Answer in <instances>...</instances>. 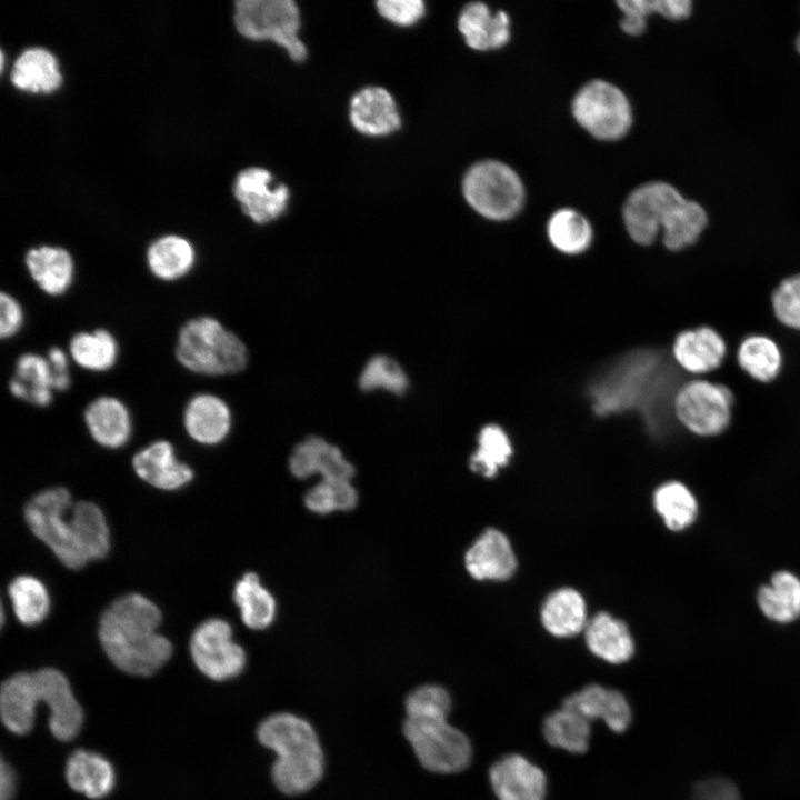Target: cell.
Returning <instances> with one entry per match:
<instances>
[{
	"instance_id": "cell-42",
	"label": "cell",
	"mask_w": 800,
	"mask_h": 800,
	"mask_svg": "<svg viewBox=\"0 0 800 800\" xmlns=\"http://www.w3.org/2000/svg\"><path fill=\"white\" fill-rule=\"evenodd\" d=\"M304 506L313 513L349 511L356 508L358 493L351 481H326L310 488L303 498Z\"/></svg>"
},
{
	"instance_id": "cell-14",
	"label": "cell",
	"mask_w": 800,
	"mask_h": 800,
	"mask_svg": "<svg viewBox=\"0 0 800 800\" xmlns=\"http://www.w3.org/2000/svg\"><path fill=\"white\" fill-rule=\"evenodd\" d=\"M233 193L240 207L253 222L269 223L287 209L289 190L282 183L273 184L272 174L263 168H248L239 172Z\"/></svg>"
},
{
	"instance_id": "cell-9",
	"label": "cell",
	"mask_w": 800,
	"mask_h": 800,
	"mask_svg": "<svg viewBox=\"0 0 800 800\" xmlns=\"http://www.w3.org/2000/svg\"><path fill=\"white\" fill-rule=\"evenodd\" d=\"M463 194L468 203L490 220H508L522 208L524 188L509 166L486 160L472 166L464 176Z\"/></svg>"
},
{
	"instance_id": "cell-43",
	"label": "cell",
	"mask_w": 800,
	"mask_h": 800,
	"mask_svg": "<svg viewBox=\"0 0 800 800\" xmlns=\"http://www.w3.org/2000/svg\"><path fill=\"white\" fill-rule=\"evenodd\" d=\"M359 386L363 391L383 390L401 396L409 388V379L396 360L388 356H374L363 367Z\"/></svg>"
},
{
	"instance_id": "cell-22",
	"label": "cell",
	"mask_w": 800,
	"mask_h": 800,
	"mask_svg": "<svg viewBox=\"0 0 800 800\" xmlns=\"http://www.w3.org/2000/svg\"><path fill=\"white\" fill-rule=\"evenodd\" d=\"M27 271L33 283L49 297H61L72 287L76 264L71 253L58 246H38L27 251Z\"/></svg>"
},
{
	"instance_id": "cell-46",
	"label": "cell",
	"mask_w": 800,
	"mask_h": 800,
	"mask_svg": "<svg viewBox=\"0 0 800 800\" xmlns=\"http://www.w3.org/2000/svg\"><path fill=\"white\" fill-rule=\"evenodd\" d=\"M623 18L621 29L630 36H640L647 28V18L654 13L652 0H622L618 1Z\"/></svg>"
},
{
	"instance_id": "cell-11",
	"label": "cell",
	"mask_w": 800,
	"mask_h": 800,
	"mask_svg": "<svg viewBox=\"0 0 800 800\" xmlns=\"http://www.w3.org/2000/svg\"><path fill=\"white\" fill-rule=\"evenodd\" d=\"M732 406L733 396L726 386L703 379L683 384L673 398L677 419L701 437L722 433L731 421Z\"/></svg>"
},
{
	"instance_id": "cell-19",
	"label": "cell",
	"mask_w": 800,
	"mask_h": 800,
	"mask_svg": "<svg viewBox=\"0 0 800 800\" xmlns=\"http://www.w3.org/2000/svg\"><path fill=\"white\" fill-rule=\"evenodd\" d=\"M83 421L91 438L108 449L126 446L132 434L131 412L114 396L104 394L92 399L84 408Z\"/></svg>"
},
{
	"instance_id": "cell-25",
	"label": "cell",
	"mask_w": 800,
	"mask_h": 800,
	"mask_svg": "<svg viewBox=\"0 0 800 800\" xmlns=\"http://www.w3.org/2000/svg\"><path fill=\"white\" fill-rule=\"evenodd\" d=\"M466 567L469 573L479 580H504L516 570V557L507 537L488 529L466 553Z\"/></svg>"
},
{
	"instance_id": "cell-1",
	"label": "cell",
	"mask_w": 800,
	"mask_h": 800,
	"mask_svg": "<svg viewBox=\"0 0 800 800\" xmlns=\"http://www.w3.org/2000/svg\"><path fill=\"white\" fill-rule=\"evenodd\" d=\"M24 518L33 534L69 569H81L109 551L110 533L101 509L90 501L73 502L66 488L36 494L24 507Z\"/></svg>"
},
{
	"instance_id": "cell-6",
	"label": "cell",
	"mask_w": 800,
	"mask_h": 800,
	"mask_svg": "<svg viewBox=\"0 0 800 800\" xmlns=\"http://www.w3.org/2000/svg\"><path fill=\"white\" fill-rule=\"evenodd\" d=\"M660 356L651 350L632 352L611 367L592 387L593 408L599 414L641 409L652 414L670 379Z\"/></svg>"
},
{
	"instance_id": "cell-15",
	"label": "cell",
	"mask_w": 800,
	"mask_h": 800,
	"mask_svg": "<svg viewBox=\"0 0 800 800\" xmlns=\"http://www.w3.org/2000/svg\"><path fill=\"white\" fill-rule=\"evenodd\" d=\"M488 777L497 800H546L544 771L522 754L500 757L490 766Z\"/></svg>"
},
{
	"instance_id": "cell-16",
	"label": "cell",
	"mask_w": 800,
	"mask_h": 800,
	"mask_svg": "<svg viewBox=\"0 0 800 800\" xmlns=\"http://www.w3.org/2000/svg\"><path fill=\"white\" fill-rule=\"evenodd\" d=\"M289 470L298 479L319 474L326 481H351L354 476L353 466L341 450L316 436L306 438L293 448Z\"/></svg>"
},
{
	"instance_id": "cell-20",
	"label": "cell",
	"mask_w": 800,
	"mask_h": 800,
	"mask_svg": "<svg viewBox=\"0 0 800 800\" xmlns=\"http://www.w3.org/2000/svg\"><path fill=\"white\" fill-rule=\"evenodd\" d=\"M132 467L147 483L162 490H176L193 478L192 469L180 461L171 442L157 440L141 450L132 459Z\"/></svg>"
},
{
	"instance_id": "cell-47",
	"label": "cell",
	"mask_w": 800,
	"mask_h": 800,
	"mask_svg": "<svg viewBox=\"0 0 800 800\" xmlns=\"http://www.w3.org/2000/svg\"><path fill=\"white\" fill-rule=\"evenodd\" d=\"M0 337L2 340L16 337L24 323V310L20 301L9 292L0 293Z\"/></svg>"
},
{
	"instance_id": "cell-10",
	"label": "cell",
	"mask_w": 800,
	"mask_h": 800,
	"mask_svg": "<svg viewBox=\"0 0 800 800\" xmlns=\"http://www.w3.org/2000/svg\"><path fill=\"white\" fill-rule=\"evenodd\" d=\"M572 113L583 129L600 140L622 138L632 123L627 97L604 80H592L578 91L572 101Z\"/></svg>"
},
{
	"instance_id": "cell-3",
	"label": "cell",
	"mask_w": 800,
	"mask_h": 800,
	"mask_svg": "<svg viewBox=\"0 0 800 800\" xmlns=\"http://www.w3.org/2000/svg\"><path fill=\"white\" fill-rule=\"evenodd\" d=\"M40 702L48 707L49 729L56 739L70 741L77 737L83 723V710L67 677L53 668L19 672L2 683V723L14 734H27L34 726Z\"/></svg>"
},
{
	"instance_id": "cell-45",
	"label": "cell",
	"mask_w": 800,
	"mask_h": 800,
	"mask_svg": "<svg viewBox=\"0 0 800 800\" xmlns=\"http://www.w3.org/2000/svg\"><path fill=\"white\" fill-rule=\"evenodd\" d=\"M376 4L384 19L402 27L417 23L426 12L421 0H380Z\"/></svg>"
},
{
	"instance_id": "cell-12",
	"label": "cell",
	"mask_w": 800,
	"mask_h": 800,
	"mask_svg": "<svg viewBox=\"0 0 800 800\" xmlns=\"http://www.w3.org/2000/svg\"><path fill=\"white\" fill-rule=\"evenodd\" d=\"M196 667L209 679L226 681L239 676L246 667V652L233 641L230 624L212 618L200 623L190 639Z\"/></svg>"
},
{
	"instance_id": "cell-17",
	"label": "cell",
	"mask_w": 800,
	"mask_h": 800,
	"mask_svg": "<svg viewBox=\"0 0 800 800\" xmlns=\"http://www.w3.org/2000/svg\"><path fill=\"white\" fill-rule=\"evenodd\" d=\"M182 424L193 441L214 446L230 433L232 412L221 397L211 392H199L187 401L182 411Z\"/></svg>"
},
{
	"instance_id": "cell-8",
	"label": "cell",
	"mask_w": 800,
	"mask_h": 800,
	"mask_svg": "<svg viewBox=\"0 0 800 800\" xmlns=\"http://www.w3.org/2000/svg\"><path fill=\"white\" fill-rule=\"evenodd\" d=\"M234 24L250 40L276 42L293 61L307 57V48L298 37L300 12L291 0H239L234 3Z\"/></svg>"
},
{
	"instance_id": "cell-53",
	"label": "cell",
	"mask_w": 800,
	"mask_h": 800,
	"mask_svg": "<svg viewBox=\"0 0 800 800\" xmlns=\"http://www.w3.org/2000/svg\"><path fill=\"white\" fill-rule=\"evenodd\" d=\"M3 66H4V53L1 52V70H3Z\"/></svg>"
},
{
	"instance_id": "cell-38",
	"label": "cell",
	"mask_w": 800,
	"mask_h": 800,
	"mask_svg": "<svg viewBox=\"0 0 800 800\" xmlns=\"http://www.w3.org/2000/svg\"><path fill=\"white\" fill-rule=\"evenodd\" d=\"M653 504L666 526L673 531L689 527L698 514L694 496L678 481L661 484L653 494Z\"/></svg>"
},
{
	"instance_id": "cell-5",
	"label": "cell",
	"mask_w": 800,
	"mask_h": 800,
	"mask_svg": "<svg viewBox=\"0 0 800 800\" xmlns=\"http://www.w3.org/2000/svg\"><path fill=\"white\" fill-rule=\"evenodd\" d=\"M257 736L262 746L276 753L271 777L281 792L300 794L320 781L324 757L307 720L290 712L273 713L261 721Z\"/></svg>"
},
{
	"instance_id": "cell-40",
	"label": "cell",
	"mask_w": 800,
	"mask_h": 800,
	"mask_svg": "<svg viewBox=\"0 0 800 800\" xmlns=\"http://www.w3.org/2000/svg\"><path fill=\"white\" fill-rule=\"evenodd\" d=\"M12 608L24 626L42 622L49 613L50 598L44 584L31 576L16 577L8 588Z\"/></svg>"
},
{
	"instance_id": "cell-52",
	"label": "cell",
	"mask_w": 800,
	"mask_h": 800,
	"mask_svg": "<svg viewBox=\"0 0 800 800\" xmlns=\"http://www.w3.org/2000/svg\"><path fill=\"white\" fill-rule=\"evenodd\" d=\"M796 48H797L798 52L800 53V34L797 37Z\"/></svg>"
},
{
	"instance_id": "cell-41",
	"label": "cell",
	"mask_w": 800,
	"mask_h": 800,
	"mask_svg": "<svg viewBox=\"0 0 800 800\" xmlns=\"http://www.w3.org/2000/svg\"><path fill=\"white\" fill-rule=\"evenodd\" d=\"M512 453L504 431L494 424L486 426L478 437V449L471 456L470 466L476 472L490 478L504 467Z\"/></svg>"
},
{
	"instance_id": "cell-29",
	"label": "cell",
	"mask_w": 800,
	"mask_h": 800,
	"mask_svg": "<svg viewBox=\"0 0 800 800\" xmlns=\"http://www.w3.org/2000/svg\"><path fill=\"white\" fill-rule=\"evenodd\" d=\"M12 84L22 91L51 93L62 83V74L53 53L42 47L23 50L10 73Z\"/></svg>"
},
{
	"instance_id": "cell-49",
	"label": "cell",
	"mask_w": 800,
	"mask_h": 800,
	"mask_svg": "<svg viewBox=\"0 0 800 800\" xmlns=\"http://www.w3.org/2000/svg\"><path fill=\"white\" fill-rule=\"evenodd\" d=\"M69 354L59 348L51 347L47 352V359L51 364L54 373L56 392L67 391L71 386V374L69 370Z\"/></svg>"
},
{
	"instance_id": "cell-35",
	"label": "cell",
	"mask_w": 800,
	"mask_h": 800,
	"mask_svg": "<svg viewBox=\"0 0 800 800\" xmlns=\"http://www.w3.org/2000/svg\"><path fill=\"white\" fill-rule=\"evenodd\" d=\"M233 600L242 622L250 629L262 630L274 620L277 604L273 596L261 584L259 577L247 572L233 589Z\"/></svg>"
},
{
	"instance_id": "cell-21",
	"label": "cell",
	"mask_w": 800,
	"mask_h": 800,
	"mask_svg": "<svg viewBox=\"0 0 800 800\" xmlns=\"http://www.w3.org/2000/svg\"><path fill=\"white\" fill-rule=\"evenodd\" d=\"M672 354L684 371L704 374L721 366L727 354V344L717 330L700 326L676 337Z\"/></svg>"
},
{
	"instance_id": "cell-31",
	"label": "cell",
	"mask_w": 800,
	"mask_h": 800,
	"mask_svg": "<svg viewBox=\"0 0 800 800\" xmlns=\"http://www.w3.org/2000/svg\"><path fill=\"white\" fill-rule=\"evenodd\" d=\"M116 336L106 328L78 331L69 340L68 351L81 369L100 373L111 370L119 358Z\"/></svg>"
},
{
	"instance_id": "cell-24",
	"label": "cell",
	"mask_w": 800,
	"mask_h": 800,
	"mask_svg": "<svg viewBox=\"0 0 800 800\" xmlns=\"http://www.w3.org/2000/svg\"><path fill=\"white\" fill-rule=\"evenodd\" d=\"M9 391L18 400L47 408L56 392L54 373L46 356L24 352L17 358Z\"/></svg>"
},
{
	"instance_id": "cell-44",
	"label": "cell",
	"mask_w": 800,
	"mask_h": 800,
	"mask_svg": "<svg viewBox=\"0 0 800 800\" xmlns=\"http://www.w3.org/2000/svg\"><path fill=\"white\" fill-rule=\"evenodd\" d=\"M771 303L779 322L800 330V274L783 279L773 290Z\"/></svg>"
},
{
	"instance_id": "cell-26",
	"label": "cell",
	"mask_w": 800,
	"mask_h": 800,
	"mask_svg": "<svg viewBox=\"0 0 800 800\" xmlns=\"http://www.w3.org/2000/svg\"><path fill=\"white\" fill-rule=\"evenodd\" d=\"M64 774L72 790L94 800L107 797L116 784V771L111 762L98 752L86 749L76 750L69 756Z\"/></svg>"
},
{
	"instance_id": "cell-30",
	"label": "cell",
	"mask_w": 800,
	"mask_h": 800,
	"mask_svg": "<svg viewBox=\"0 0 800 800\" xmlns=\"http://www.w3.org/2000/svg\"><path fill=\"white\" fill-rule=\"evenodd\" d=\"M586 642L594 656L614 664L628 661L634 650L624 622L606 612L598 613L587 623Z\"/></svg>"
},
{
	"instance_id": "cell-28",
	"label": "cell",
	"mask_w": 800,
	"mask_h": 800,
	"mask_svg": "<svg viewBox=\"0 0 800 800\" xmlns=\"http://www.w3.org/2000/svg\"><path fill=\"white\" fill-rule=\"evenodd\" d=\"M197 260L193 244L178 234H166L153 240L146 251L149 272L162 282L186 278Z\"/></svg>"
},
{
	"instance_id": "cell-2",
	"label": "cell",
	"mask_w": 800,
	"mask_h": 800,
	"mask_svg": "<svg viewBox=\"0 0 800 800\" xmlns=\"http://www.w3.org/2000/svg\"><path fill=\"white\" fill-rule=\"evenodd\" d=\"M159 608L148 598L129 593L116 599L99 623L101 646L111 662L126 673L148 677L171 657V642L158 633Z\"/></svg>"
},
{
	"instance_id": "cell-51",
	"label": "cell",
	"mask_w": 800,
	"mask_h": 800,
	"mask_svg": "<svg viewBox=\"0 0 800 800\" xmlns=\"http://www.w3.org/2000/svg\"><path fill=\"white\" fill-rule=\"evenodd\" d=\"M16 792V774L13 769L3 759L0 770V800H13Z\"/></svg>"
},
{
	"instance_id": "cell-33",
	"label": "cell",
	"mask_w": 800,
	"mask_h": 800,
	"mask_svg": "<svg viewBox=\"0 0 800 800\" xmlns=\"http://www.w3.org/2000/svg\"><path fill=\"white\" fill-rule=\"evenodd\" d=\"M541 619L551 634L562 638L572 637L588 623L584 600L573 589H559L546 599Z\"/></svg>"
},
{
	"instance_id": "cell-32",
	"label": "cell",
	"mask_w": 800,
	"mask_h": 800,
	"mask_svg": "<svg viewBox=\"0 0 800 800\" xmlns=\"http://www.w3.org/2000/svg\"><path fill=\"white\" fill-rule=\"evenodd\" d=\"M542 734L551 747L570 753H584L590 746L591 722L576 710L561 704L544 717Z\"/></svg>"
},
{
	"instance_id": "cell-13",
	"label": "cell",
	"mask_w": 800,
	"mask_h": 800,
	"mask_svg": "<svg viewBox=\"0 0 800 800\" xmlns=\"http://www.w3.org/2000/svg\"><path fill=\"white\" fill-rule=\"evenodd\" d=\"M682 200L681 193L663 181L634 189L623 207V221L631 239L642 246L651 244L668 212Z\"/></svg>"
},
{
	"instance_id": "cell-48",
	"label": "cell",
	"mask_w": 800,
	"mask_h": 800,
	"mask_svg": "<svg viewBox=\"0 0 800 800\" xmlns=\"http://www.w3.org/2000/svg\"><path fill=\"white\" fill-rule=\"evenodd\" d=\"M689 800H742V798L732 781L714 777L696 783Z\"/></svg>"
},
{
	"instance_id": "cell-34",
	"label": "cell",
	"mask_w": 800,
	"mask_h": 800,
	"mask_svg": "<svg viewBox=\"0 0 800 800\" xmlns=\"http://www.w3.org/2000/svg\"><path fill=\"white\" fill-rule=\"evenodd\" d=\"M762 613L770 620L787 623L800 616V579L789 571L776 572L757 596Z\"/></svg>"
},
{
	"instance_id": "cell-23",
	"label": "cell",
	"mask_w": 800,
	"mask_h": 800,
	"mask_svg": "<svg viewBox=\"0 0 800 800\" xmlns=\"http://www.w3.org/2000/svg\"><path fill=\"white\" fill-rule=\"evenodd\" d=\"M350 121L367 136L390 134L401 126L394 99L381 87L363 88L352 97Z\"/></svg>"
},
{
	"instance_id": "cell-7",
	"label": "cell",
	"mask_w": 800,
	"mask_h": 800,
	"mask_svg": "<svg viewBox=\"0 0 800 800\" xmlns=\"http://www.w3.org/2000/svg\"><path fill=\"white\" fill-rule=\"evenodd\" d=\"M174 356L186 370L207 377L238 373L249 359L241 338L206 314L190 318L180 327Z\"/></svg>"
},
{
	"instance_id": "cell-39",
	"label": "cell",
	"mask_w": 800,
	"mask_h": 800,
	"mask_svg": "<svg viewBox=\"0 0 800 800\" xmlns=\"http://www.w3.org/2000/svg\"><path fill=\"white\" fill-rule=\"evenodd\" d=\"M552 246L567 254L584 251L592 241V228L580 212L563 208L556 211L547 226Z\"/></svg>"
},
{
	"instance_id": "cell-27",
	"label": "cell",
	"mask_w": 800,
	"mask_h": 800,
	"mask_svg": "<svg viewBox=\"0 0 800 800\" xmlns=\"http://www.w3.org/2000/svg\"><path fill=\"white\" fill-rule=\"evenodd\" d=\"M458 28L466 43L479 51L498 49L510 38V19L504 11L492 13L482 2H470L463 7Z\"/></svg>"
},
{
	"instance_id": "cell-37",
	"label": "cell",
	"mask_w": 800,
	"mask_h": 800,
	"mask_svg": "<svg viewBox=\"0 0 800 800\" xmlns=\"http://www.w3.org/2000/svg\"><path fill=\"white\" fill-rule=\"evenodd\" d=\"M708 223L704 209L691 200H682L666 216L661 229L663 244L672 251L692 246Z\"/></svg>"
},
{
	"instance_id": "cell-4",
	"label": "cell",
	"mask_w": 800,
	"mask_h": 800,
	"mask_svg": "<svg viewBox=\"0 0 800 800\" xmlns=\"http://www.w3.org/2000/svg\"><path fill=\"white\" fill-rule=\"evenodd\" d=\"M452 700L437 684L412 690L406 701L403 733L419 762L436 773H457L472 759V746L464 732L449 720Z\"/></svg>"
},
{
	"instance_id": "cell-36",
	"label": "cell",
	"mask_w": 800,
	"mask_h": 800,
	"mask_svg": "<svg viewBox=\"0 0 800 800\" xmlns=\"http://www.w3.org/2000/svg\"><path fill=\"white\" fill-rule=\"evenodd\" d=\"M737 360L753 380L770 382L782 368V353L777 342L764 334L747 336L739 344Z\"/></svg>"
},
{
	"instance_id": "cell-18",
	"label": "cell",
	"mask_w": 800,
	"mask_h": 800,
	"mask_svg": "<svg viewBox=\"0 0 800 800\" xmlns=\"http://www.w3.org/2000/svg\"><path fill=\"white\" fill-rule=\"evenodd\" d=\"M590 722L600 720L613 732H624L632 721L628 699L619 690L592 683L569 694L562 701Z\"/></svg>"
},
{
	"instance_id": "cell-50",
	"label": "cell",
	"mask_w": 800,
	"mask_h": 800,
	"mask_svg": "<svg viewBox=\"0 0 800 800\" xmlns=\"http://www.w3.org/2000/svg\"><path fill=\"white\" fill-rule=\"evenodd\" d=\"M654 12L671 20H681L691 13L692 2L689 0H652Z\"/></svg>"
}]
</instances>
